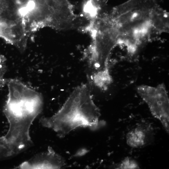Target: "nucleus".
<instances>
[{"label": "nucleus", "mask_w": 169, "mask_h": 169, "mask_svg": "<svg viewBox=\"0 0 169 169\" xmlns=\"http://www.w3.org/2000/svg\"><path fill=\"white\" fill-rule=\"evenodd\" d=\"M113 167L117 169H140L138 162L135 160L126 157L119 163L116 164Z\"/></svg>", "instance_id": "obj_6"}, {"label": "nucleus", "mask_w": 169, "mask_h": 169, "mask_svg": "<svg viewBox=\"0 0 169 169\" xmlns=\"http://www.w3.org/2000/svg\"><path fill=\"white\" fill-rule=\"evenodd\" d=\"M138 92L147 104L152 115L158 120L167 133L169 132V99L164 84L156 87L142 85Z\"/></svg>", "instance_id": "obj_2"}, {"label": "nucleus", "mask_w": 169, "mask_h": 169, "mask_svg": "<svg viewBox=\"0 0 169 169\" xmlns=\"http://www.w3.org/2000/svg\"><path fill=\"white\" fill-rule=\"evenodd\" d=\"M66 164L62 157L56 153L50 147L47 151L34 156L28 160L24 162L16 168L60 169Z\"/></svg>", "instance_id": "obj_3"}, {"label": "nucleus", "mask_w": 169, "mask_h": 169, "mask_svg": "<svg viewBox=\"0 0 169 169\" xmlns=\"http://www.w3.org/2000/svg\"><path fill=\"white\" fill-rule=\"evenodd\" d=\"M6 61L5 58L0 55V88L6 84L7 79L5 78L7 68Z\"/></svg>", "instance_id": "obj_8"}, {"label": "nucleus", "mask_w": 169, "mask_h": 169, "mask_svg": "<svg viewBox=\"0 0 169 169\" xmlns=\"http://www.w3.org/2000/svg\"><path fill=\"white\" fill-rule=\"evenodd\" d=\"M29 35L23 20L14 23H8L5 28L0 30V37L15 46L21 52L26 49Z\"/></svg>", "instance_id": "obj_5"}, {"label": "nucleus", "mask_w": 169, "mask_h": 169, "mask_svg": "<svg viewBox=\"0 0 169 169\" xmlns=\"http://www.w3.org/2000/svg\"><path fill=\"white\" fill-rule=\"evenodd\" d=\"M14 156L13 150L3 137H0V160Z\"/></svg>", "instance_id": "obj_7"}, {"label": "nucleus", "mask_w": 169, "mask_h": 169, "mask_svg": "<svg viewBox=\"0 0 169 169\" xmlns=\"http://www.w3.org/2000/svg\"><path fill=\"white\" fill-rule=\"evenodd\" d=\"M100 116L89 88L82 84L71 93L56 113L51 117H41L40 123L54 130L60 138H63L79 127L97 129L100 125Z\"/></svg>", "instance_id": "obj_1"}, {"label": "nucleus", "mask_w": 169, "mask_h": 169, "mask_svg": "<svg viewBox=\"0 0 169 169\" xmlns=\"http://www.w3.org/2000/svg\"><path fill=\"white\" fill-rule=\"evenodd\" d=\"M155 133L154 127L150 123H140L127 133L126 143L129 147L133 149L146 147L153 142Z\"/></svg>", "instance_id": "obj_4"}]
</instances>
